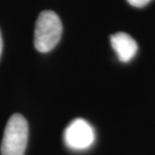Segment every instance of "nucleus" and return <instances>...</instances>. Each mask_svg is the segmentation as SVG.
<instances>
[{"instance_id": "obj_1", "label": "nucleus", "mask_w": 155, "mask_h": 155, "mask_svg": "<svg viewBox=\"0 0 155 155\" xmlns=\"http://www.w3.org/2000/svg\"><path fill=\"white\" fill-rule=\"evenodd\" d=\"M63 33V24L55 12H40L35 22V46L39 52H48L58 45Z\"/></svg>"}, {"instance_id": "obj_2", "label": "nucleus", "mask_w": 155, "mask_h": 155, "mask_svg": "<svg viewBox=\"0 0 155 155\" xmlns=\"http://www.w3.org/2000/svg\"><path fill=\"white\" fill-rule=\"evenodd\" d=\"M28 140V124L20 114H13L6 124L1 155H23Z\"/></svg>"}, {"instance_id": "obj_3", "label": "nucleus", "mask_w": 155, "mask_h": 155, "mask_svg": "<svg viewBox=\"0 0 155 155\" xmlns=\"http://www.w3.org/2000/svg\"><path fill=\"white\" fill-rule=\"evenodd\" d=\"M64 141L70 149L82 151L95 142V131L88 121L82 118L73 120L64 132Z\"/></svg>"}, {"instance_id": "obj_4", "label": "nucleus", "mask_w": 155, "mask_h": 155, "mask_svg": "<svg viewBox=\"0 0 155 155\" xmlns=\"http://www.w3.org/2000/svg\"><path fill=\"white\" fill-rule=\"evenodd\" d=\"M111 45L122 63H128L135 57L138 51V45L131 35L120 31L112 35L110 38Z\"/></svg>"}, {"instance_id": "obj_5", "label": "nucleus", "mask_w": 155, "mask_h": 155, "mask_svg": "<svg viewBox=\"0 0 155 155\" xmlns=\"http://www.w3.org/2000/svg\"><path fill=\"white\" fill-rule=\"evenodd\" d=\"M151 0H127V2L129 3L130 5L134 6V7H144L145 5H147Z\"/></svg>"}, {"instance_id": "obj_6", "label": "nucleus", "mask_w": 155, "mask_h": 155, "mask_svg": "<svg viewBox=\"0 0 155 155\" xmlns=\"http://www.w3.org/2000/svg\"><path fill=\"white\" fill-rule=\"evenodd\" d=\"M2 46H3V41H2L1 32H0V57H1V52H2Z\"/></svg>"}]
</instances>
